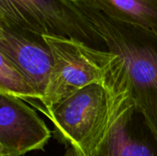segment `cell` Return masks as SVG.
I'll return each mask as SVG.
<instances>
[{
	"instance_id": "cell-1",
	"label": "cell",
	"mask_w": 157,
	"mask_h": 156,
	"mask_svg": "<svg viewBox=\"0 0 157 156\" xmlns=\"http://www.w3.org/2000/svg\"><path fill=\"white\" fill-rule=\"evenodd\" d=\"M83 5L106 50L122 62L134 105L157 140V34Z\"/></svg>"
},
{
	"instance_id": "cell-2",
	"label": "cell",
	"mask_w": 157,
	"mask_h": 156,
	"mask_svg": "<svg viewBox=\"0 0 157 156\" xmlns=\"http://www.w3.org/2000/svg\"><path fill=\"white\" fill-rule=\"evenodd\" d=\"M103 87L108 97V124L92 156H157L156 138L134 105L118 56Z\"/></svg>"
},
{
	"instance_id": "cell-3",
	"label": "cell",
	"mask_w": 157,
	"mask_h": 156,
	"mask_svg": "<svg viewBox=\"0 0 157 156\" xmlns=\"http://www.w3.org/2000/svg\"><path fill=\"white\" fill-rule=\"evenodd\" d=\"M0 18L39 37L73 39L106 50L80 0H0Z\"/></svg>"
},
{
	"instance_id": "cell-4",
	"label": "cell",
	"mask_w": 157,
	"mask_h": 156,
	"mask_svg": "<svg viewBox=\"0 0 157 156\" xmlns=\"http://www.w3.org/2000/svg\"><path fill=\"white\" fill-rule=\"evenodd\" d=\"M52 57L48 86L40 99L49 111L76 91L92 84L103 86L117 55L91 47L80 40L42 36Z\"/></svg>"
},
{
	"instance_id": "cell-5",
	"label": "cell",
	"mask_w": 157,
	"mask_h": 156,
	"mask_svg": "<svg viewBox=\"0 0 157 156\" xmlns=\"http://www.w3.org/2000/svg\"><path fill=\"white\" fill-rule=\"evenodd\" d=\"M42 112L52 122L61 142L79 156H92L108 124L106 90L100 85H89Z\"/></svg>"
},
{
	"instance_id": "cell-6",
	"label": "cell",
	"mask_w": 157,
	"mask_h": 156,
	"mask_svg": "<svg viewBox=\"0 0 157 156\" xmlns=\"http://www.w3.org/2000/svg\"><path fill=\"white\" fill-rule=\"evenodd\" d=\"M0 51L40 101L52 68V57L43 38L16 28L0 18Z\"/></svg>"
},
{
	"instance_id": "cell-7",
	"label": "cell",
	"mask_w": 157,
	"mask_h": 156,
	"mask_svg": "<svg viewBox=\"0 0 157 156\" xmlns=\"http://www.w3.org/2000/svg\"><path fill=\"white\" fill-rule=\"evenodd\" d=\"M51 136L44 120L23 99L0 92V150L3 156H22L42 150Z\"/></svg>"
},
{
	"instance_id": "cell-8",
	"label": "cell",
	"mask_w": 157,
	"mask_h": 156,
	"mask_svg": "<svg viewBox=\"0 0 157 156\" xmlns=\"http://www.w3.org/2000/svg\"><path fill=\"white\" fill-rule=\"evenodd\" d=\"M116 20L157 34V0H80Z\"/></svg>"
},
{
	"instance_id": "cell-9",
	"label": "cell",
	"mask_w": 157,
	"mask_h": 156,
	"mask_svg": "<svg viewBox=\"0 0 157 156\" xmlns=\"http://www.w3.org/2000/svg\"><path fill=\"white\" fill-rule=\"evenodd\" d=\"M0 92L17 97L25 101L38 100L37 96L13 64L0 51Z\"/></svg>"
},
{
	"instance_id": "cell-10",
	"label": "cell",
	"mask_w": 157,
	"mask_h": 156,
	"mask_svg": "<svg viewBox=\"0 0 157 156\" xmlns=\"http://www.w3.org/2000/svg\"><path fill=\"white\" fill-rule=\"evenodd\" d=\"M63 156H79L77 154V153L72 148V147H68L64 153V154Z\"/></svg>"
},
{
	"instance_id": "cell-11",
	"label": "cell",
	"mask_w": 157,
	"mask_h": 156,
	"mask_svg": "<svg viewBox=\"0 0 157 156\" xmlns=\"http://www.w3.org/2000/svg\"><path fill=\"white\" fill-rule=\"evenodd\" d=\"M0 156H3V154H2V153H1V150H0Z\"/></svg>"
}]
</instances>
